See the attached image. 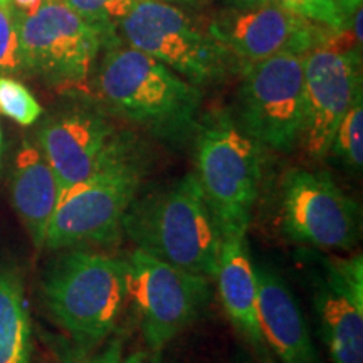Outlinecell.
I'll use <instances>...</instances> for the list:
<instances>
[{
  "instance_id": "6da1fadb",
  "label": "cell",
  "mask_w": 363,
  "mask_h": 363,
  "mask_svg": "<svg viewBox=\"0 0 363 363\" xmlns=\"http://www.w3.org/2000/svg\"><path fill=\"white\" fill-rule=\"evenodd\" d=\"M115 40L104 44L98 72L104 104L157 138L185 142L197 130L201 88L148 54Z\"/></svg>"
},
{
  "instance_id": "7a4b0ae2",
  "label": "cell",
  "mask_w": 363,
  "mask_h": 363,
  "mask_svg": "<svg viewBox=\"0 0 363 363\" xmlns=\"http://www.w3.org/2000/svg\"><path fill=\"white\" fill-rule=\"evenodd\" d=\"M121 229L140 251L195 274L216 278L224 234L195 174L143 197L136 195Z\"/></svg>"
},
{
  "instance_id": "3957f363",
  "label": "cell",
  "mask_w": 363,
  "mask_h": 363,
  "mask_svg": "<svg viewBox=\"0 0 363 363\" xmlns=\"http://www.w3.org/2000/svg\"><path fill=\"white\" fill-rule=\"evenodd\" d=\"M45 305L59 325L91 348L115 330L126 299L125 262L74 249L57 257L43 281Z\"/></svg>"
},
{
  "instance_id": "277c9868",
  "label": "cell",
  "mask_w": 363,
  "mask_h": 363,
  "mask_svg": "<svg viewBox=\"0 0 363 363\" xmlns=\"http://www.w3.org/2000/svg\"><path fill=\"white\" fill-rule=\"evenodd\" d=\"M195 135V175L222 234H247L259 195L262 147L225 111L203 116Z\"/></svg>"
},
{
  "instance_id": "5b68a950",
  "label": "cell",
  "mask_w": 363,
  "mask_h": 363,
  "mask_svg": "<svg viewBox=\"0 0 363 363\" xmlns=\"http://www.w3.org/2000/svg\"><path fill=\"white\" fill-rule=\"evenodd\" d=\"M118 29L126 44L197 86L224 79L230 66L229 52L208 27L165 0H135Z\"/></svg>"
},
{
  "instance_id": "8992f818",
  "label": "cell",
  "mask_w": 363,
  "mask_h": 363,
  "mask_svg": "<svg viewBox=\"0 0 363 363\" xmlns=\"http://www.w3.org/2000/svg\"><path fill=\"white\" fill-rule=\"evenodd\" d=\"M123 262L126 299L135 308L145 343L158 355L211 303V278L172 266L140 249Z\"/></svg>"
},
{
  "instance_id": "52a82bcc",
  "label": "cell",
  "mask_w": 363,
  "mask_h": 363,
  "mask_svg": "<svg viewBox=\"0 0 363 363\" xmlns=\"http://www.w3.org/2000/svg\"><path fill=\"white\" fill-rule=\"evenodd\" d=\"M305 120V56L279 54L242 66L238 125L262 148L289 153Z\"/></svg>"
},
{
  "instance_id": "ba28073f",
  "label": "cell",
  "mask_w": 363,
  "mask_h": 363,
  "mask_svg": "<svg viewBox=\"0 0 363 363\" xmlns=\"http://www.w3.org/2000/svg\"><path fill=\"white\" fill-rule=\"evenodd\" d=\"M143 174L145 158L140 150L61 194L43 247L113 242L120 234L126 211L138 195Z\"/></svg>"
},
{
  "instance_id": "9c48e42d",
  "label": "cell",
  "mask_w": 363,
  "mask_h": 363,
  "mask_svg": "<svg viewBox=\"0 0 363 363\" xmlns=\"http://www.w3.org/2000/svg\"><path fill=\"white\" fill-rule=\"evenodd\" d=\"M39 148L65 194L140 152L142 145L99 110L72 108L45 121L39 130Z\"/></svg>"
},
{
  "instance_id": "30bf717a",
  "label": "cell",
  "mask_w": 363,
  "mask_h": 363,
  "mask_svg": "<svg viewBox=\"0 0 363 363\" xmlns=\"http://www.w3.org/2000/svg\"><path fill=\"white\" fill-rule=\"evenodd\" d=\"M281 224L303 246L350 251L360 240L362 212L330 174L293 169L281 187Z\"/></svg>"
},
{
  "instance_id": "8fae6325",
  "label": "cell",
  "mask_w": 363,
  "mask_h": 363,
  "mask_svg": "<svg viewBox=\"0 0 363 363\" xmlns=\"http://www.w3.org/2000/svg\"><path fill=\"white\" fill-rule=\"evenodd\" d=\"M24 69L52 86H74L88 78L104 45L98 29L62 0H44L34 16L21 17Z\"/></svg>"
},
{
  "instance_id": "7c38bea8",
  "label": "cell",
  "mask_w": 363,
  "mask_h": 363,
  "mask_svg": "<svg viewBox=\"0 0 363 363\" xmlns=\"http://www.w3.org/2000/svg\"><path fill=\"white\" fill-rule=\"evenodd\" d=\"M207 27L212 38L242 66L279 54L306 56L313 49L331 48L338 35L276 2L254 9L230 7Z\"/></svg>"
},
{
  "instance_id": "4fadbf2b",
  "label": "cell",
  "mask_w": 363,
  "mask_h": 363,
  "mask_svg": "<svg viewBox=\"0 0 363 363\" xmlns=\"http://www.w3.org/2000/svg\"><path fill=\"white\" fill-rule=\"evenodd\" d=\"M362 94V51L313 49L305 56V120L299 136L305 153L321 160L330 153L340 121Z\"/></svg>"
},
{
  "instance_id": "5bb4252c",
  "label": "cell",
  "mask_w": 363,
  "mask_h": 363,
  "mask_svg": "<svg viewBox=\"0 0 363 363\" xmlns=\"http://www.w3.org/2000/svg\"><path fill=\"white\" fill-rule=\"evenodd\" d=\"M315 310L333 363H363V259H326L315 276Z\"/></svg>"
},
{
  "instance_id": "9a60e30c",
  "label": "cell",
  "mask_w": 363,
  "mask_h": 363,
  "mask_svg": "<svg viewBox=\"0 0 363 363\" xmlns=\"http://www.w3.org/2000/svg\"><path fill=\"white\" fill-rule=\"evenodd\" d=\"M262 340L283 363H320L298 299L278 271L256 266Z\"/></svg>"
},
{
  "instance_id": "2e32d148",
  "label": "cell",
  "mask_w": 363,
  "mask_h": 363,
  "mask_svg": "<svg viewBox=\"0 0 363 363\" xmlns=\"http://www.w3.org/2000/svg\"><path fill=\"white\" fill-rule=\"evenodd\" d=\"M216 278L230 323L254 348L262 350L266 343L259 326L257 276L246 234L224 235Z\"/></svg>"
},
{
  "instance_id": "e0dca14e",
  "label": "cell",
  "mask_w": 363,
  "mask_h": 363,
  "mask_svg": "<svg viewBox=\"0 0 363 363\" xmlns=\"http://www.w3.org/2000/svg\"><path fill=\"white\" fill-rule=\"evenodd\" d=\"M12 203L35 247L44 246L45 230L56 211L61 189L39 145L24 142L11 180Z\"/></svg>"
},
{
  "instance_id": "ac0fdd59",
  "label": "cell",
  "mask_w": 363,
  "mask_h": 363,
  "mask_svg": "<svg viewBox=\"0 0 363 363\" xmlns=\"http://www.w3.org/2000/svg\"><path fill=\"white\" fill-rule=\"evenodd\" d=\"M33 328L24 281L16 267L0 266V363H30Z\"/></svg>"
},
{
  "instance_id": "d6986e66",
  "label": "cell",
  "mask_w": 363,
  "mask_h": 363,
  "mask_svg": "<svg viewBox=\"0 0 363 363\" xmlns=\"http://www.w3.org/2000/svg\"><path fill=\"white\" fill-rule=\"evenodd\" d=\"M330 152L352 172L363 167V96L358 94L335 131Z\"/></svg>"
},
{
  "instance_id": "ffe728a7",
  "label": "cell",
  "mask_w": 363,
  "mask_h": 363,
  "mask_svg": "<svg viewBox=\"0 0 363 363\" xmlns=\"http://www.w3.org/2000/svg\"><path fill=\"white\" fill-rule=\"evenodd\" d=\"M78 16L98 29L104 44L115 39V30L131 11L135 0H62Z\"/></svg>"
},
{
  "instance_id": "44dd1931",
  "label": "cell",
  "mask_w": 363,
  "mask_h": 363,
  "mask_svg": "<svg viewBox=\"0 0 363 363\" xmlns=\"http://www.w3.org/2000/svg\"><path fill=\"white\" fill-rule=\"evenodd\" d=\"M19 24L21 16L13 9L12 0H0V76L26 71Z\"/></svg>"
},
{
  "instance_id": "7402d4cb",
  "label": "cell",
  "mask_w": 363,
  "mask_h": 363,
  "mask_svg": "<svg viewBox=\"0 0 363 363\" xmlns=\"http://www.w3.org/2000/svg\"><path fill=\"white\" fill-rule=\"evenodd\" d=\"M0 113L22 126L34 125L43 108L34 94L21 81L0 76Z\"/></svg>"
},
{
  "instance_id": "603a6c76",
  "label": "cell",
  "mask_w": 363,
  "mask_h": 363,
  "mask_svg": "<svg viewBox=\"0 0 363 363\" xmlns=\"http://www.w3.org/2000/svg\"><path fill=\"white\" fill-rule=\"evenodd\" d=\"M65 363H123V345L115 338L96 355H86V348L66 352Z\"/></svg>"
},
{
  "instance_id": "cb8c5ba5",
  "label": "cell",
  "mask_w": 363,
  "mask_h": 363,
  "mask_svg": "<svg viewBox=\"0 0 363 363\" xmlns=\"http://www.w3.org/2000/svg\"><path fill=\"white\" fill-rule=\"evenodd\" d=\"M274 2L279 4L281 7L288 9V11L298 13V16L306 17V19L318 22V24L328 27L330 30L337 33V30L333 29V22H331L328 13L321 9V6L316 2V0H274Z\"/></svg>"
},
{
  "instance_id": "d4e9b609",
  "label": "cell",
  "mask_w": 363,
  "mask_h": 363,
  "mask_svg": "<svg viewBox=\"0 0 363 363\" xmlns=\"http://www.w3.org/2000/svg\"><path fill=\"white\" fill-rule=\"evenodd\" d=\"M333 2H335V7H337L338 13L345 21V24H347L348 29H350V21H352L353 13H355L358 9L362 7L363 0H333Z\"/></svg>"
},
{
  "instance_id": "484cf974",
  "label": "cell",
  "mask_w": 363,
  "mask_h": 363,
  "mask_svg": "<svg viewBox=\"0 0 363 363\" xmlns=\"http://www.w3.org/2000/svg\"><path fill=\"white\" fill-rule=\"evenodd\" d=\"M318 4H320L321 9L328 13V17L333 22V29L337 30V33H343V30H348V26L345 24V21L342 19V16H340L337 7H335V2L333 0H316Z\"/></svg>"
},
{
  "instance_id": "4316f807",
  "label": "cell",
  "mask_w": 363,
  "mask_h": 363,
  "mask_svg": "<svg viewBox=\"0 0 363 363\" xmlns=\"http://www.w3.org/2000/svg\"><path fill=\"white\" fill-rule=\"evenodd\" d=\"M44 0H12V6L21 17L34 16L43 7Z\"/></svg>"
},
{
  "instance_id": "83f0119b",
  "label": "cell",
  "mask_w": 363,
  "mask_h": 363,
  "mask_svg": "<svg viewBox=\"0 0 363 363\" xmlns=\"http://www.w3.org/2000/svg\"><path fill=\"white\" fill-rule=\"evenodd\" d=\"M123 363H162L158 360L157 353H145V352H135L131 355L123 358Z\"/></svg>"
},
{
  "instance_id": "f1b7e54d",
  "label": "cell",
  "mask_w": 363,
  "mask_h": 363,
  "mask_svg": "<svg viewBox=\"0 0 363 363\" xmlns=\"http://www.w3.org/2000/svg\"><path fill=\"white\" fill-rule=\"evenodd\" d=\"M233 9H254L266 6V4L274 2V0H225Z\"/></svg>"
},
{
  "instance_id": "f546056e",
  "label": "cell",
  "mask_w": 363,
  "mask_h": 363,
  "mask_svg": "<svg viewBox=\"0 0 363 363\" xmlns=\"http://www.w3.org/2000/svg\"><path fill=\"white\" fill-rule=\"evenodd\" d=\"M165 2L182 4V6H189V7H202L207 0H165Z\"/></svg>"
},
{
  "instance_id": "4dcf8cb0",
  "label": "cell",
  "mask_w": 363,
  "mask_h": 363,
  "mask_svg": "<svg viewBox=\"0 0 363 363\" xmlns=\"http://www.w3.org/2000/svg\"><path fill=\"white\" fill-rule=\"evenodd\" d=\"M238 363H252V362L251 360H246V358H240Z\"/></svg>"
},
{
  "instance_id": "1f68e13d",
  "label": "cell",
  "mask_w": 363,
  "mask_h": 363,
  "mask_svg": "<svg viewBox=\"0 0 363 363\" xmlns=\"http://www.w3.org/2000/svg\"><path fill=\"white\" fill-rule=\"evenodd\" d=\"M0 147H2V131H0Z\"/></svg>"
}]
</instances>
